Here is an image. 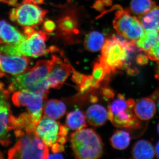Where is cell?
<instances>
[{"mask_svg": "<svg viewBox=\"0 0 159 159\" xmlns=\"http://www.w3.org/2000/svg\"><path fill=\"white\" fill-rule=\"evenodd\" d=\"M159 41V32L152 29H146L143 34L136 42L139 51L146 54Z\"/></svg>", "mask_w": 159, "mask_h": 159, "instance_id": "19", "label": "cell"}, {"mask_svg": "<svg viewBox=\"0 0 159 159\" xmlns=\"http://www.w3.org/2000/svg\"><path fill=\"white\" fill-rule=\"evenodd\" d=\"M25 2H29L35 4H42L43 3L44 0H23Z\"/></svg>", "mask_w": 159, "mask_h": 159, "instance_id": "33", "label": "cell"}, {"mask_svg": "<svg viewBox=\"0 0 159 159\" xmlns=\"http://www.w3.org/2000/svg\"><path fill=\"white\" fill-rule=\"evenodd\" d=\"M35 132L53 153H60L64 150L68 133L67 126L43 116L36 126Z\"/></svg>", "mask_w": 159, "mask_h": 159, "instance_id": "7", "label": "cell"}, {"mask_svg": "<svg viewBox=\"0 0 159 159\" xmlns=\"http://www.w3.org/2000/svg\"><path fill=\"white\" fill-rule=\"evenodd\" d=\"M156 78L157 79L159 80V65L158 66L157 68L156 74L155 75Z\"/></svg>", "mask_w": 159, "mask_h": 159, "instance_id": "37", "label": "cell"}, {"mask_svg": "<svg viewBox=\"0 0 159 159\" xmlns=\"http://www.w3.org/2000/svg\"><path fill=\"white\" fill-rule=\"evenodd\" d=\"M0 2H3L5 3H8V0H0Z\"/></svg>", "mask_w": 159, "mask_h": 159, "instance_id": "38", "label": "cell"}, {"mask_svg": "<svg viewBox=\"0 0 159 159\" xmlns=\"http://www.w3.org/2000/svg\"><path fill=\"white\" fill-rule=\"evenodd\" d=\"M66 110V106L62 101L52 99L48 100L44 105L43 113L44 116L58 120L64 116Z\"/></svg>", "mask_w": 159, "mask_h": 159, "instance_id": "17", "label": "cell"}, {"mask_svg": "<svg viewBox=\"0 0 159 159\" xmlns=\"http://www.w3.org/2000/svg\"><path fill=\"white\" fill-rule=\"evenodd\" d=\"M46 99L41 95L26 90L16 91L11 97L16 106L26 107L27 113L37 125L42 118L44 102Z\"/></svg>", "mask_w": 159, "mask_h": 159, "instance_id": "10", "label": "cell"}, {"mask_svg": "<svg viewBox=\"0 0 159 159\" xmlns=\"http://www.w3.org/2000/svg\"><path fill=\"white\" fill-rule=\"evenodd\" d=\"M86 118L90 125L96 127L101 126L108 119V111L103 106L93 104L88 108Z\"/></svg>", "mask_w": 159, "mask_h": 159, "instance_id": "16", "label": "cell"}, {"mask_svg": "<svg viewBox=\"0 0 159 159\" xmlns=\"http://www.w3.org/2000/svg\"><path fill=\"white\" fill-rule=\"evenodd\" d=\"M27 37L4 20H0V44L15 45L24 41Z\"/></svg>", "mask_w": 159, "mask_h": 159, "instance_id": "14", "label": "cell"}, {"mask_svg": "<svg viewBox=\"0 0 159 159\" xmlns=\"http://www.w3.org/2000/svg\"><path fill=\"white\" fill-rule=\"evenodd\" d=\"M102 94L107 99H113L115 96V93L112 89L105 87L102 89Z\"/></svg>", "mask_w": 159, "mask_h": 159, "instance_id": "31", "label": "cell"}, {"mask_svg": "<svg viewBox=\"0 0 159 159\" xmlns=\"http://www.w3.org/2000/svg\"><path fill=\"white\" fill-rule=\"evenodd\" d=\"M151 98L154 100H157L159 98V89H157L155 92L152 94V96L151 97Z\"/></svg>", "mask_w": 159, "mask_h": 159, "instance_id": "34", "label": "cell"}, {"mask_svg": "<svg viewBox=\"0 0 159 159\" xmlns=\"http://www.w3.org/2000/svg\"><path fill=\"white\" fill-rule=\"evenodd\" d=\"M157 129L158 133L159 134V122L157 126Z\"/></svg>", "mask_w": 159, "mask_h": 159, "instance_id": "39", "label": "cell"}, {"mask_svg": "<svg viewBox=\"0 0 159 159\" xmlns=\"http://www.w3.org/2000/svg\"><path fill=\"white\" fill-rule=\"evenodd\" d=\"M157 106H158V110H159V98L158 99V100Z\"/></svg>", "mask_w": 159, "mask_h": 159, "instance_id": "41", "label": "cell"}, {"mask_svg": "<svg viewBox=\"0 0 159 159\" xmlns=\"http://www.w3.org/2000/svg\"><path fill=\"white\" fill-rule=\"evenodd\" d=\"M50 63L51 70L46 80L49 87L60 88L70 75L72 67L66 60L63 61L55 55H52Z\"/></svg>", "mask_w": 159, "mask_h": 159, "instance_id": "13", "label": "cell"}, {"mask_svg": "<svg viewBox=\"0 0 159 159\" xmlns=\"http://www.w3.org/2000/svg\"><path fill=\"white\" fill-rule=\"evenodd\" d=\"M10 93L0 82V144L2 145L8 144L9 132L14 130L15 116L11 113L8 102Z\"/></svg>", "mask_w": 159, "mask_h": 159, "instance_id": "11", "label": "cell"}, {"mask_svg": "<svg viewBox=\"0 0 159 159\" xmlns=\"http://www.w3.org/2000/svg\"><path fill=\"white\" fill-rule=\"evenodd\" d=\"M48 35L44 31H35L19 44L0 46V54L33 57L43 56L50 52L45 44Z\"/></svg>", "mask_w": 159, "mask_h": 159, "instance_id": "6", "label": "cell"}, {"mask_svg": "<svg viewBox=\"0 0 159 159\" xmlns=\"http://www.w3.org/2000/svg\"><path fill=\"white\" fill-rule=\"evenodd\" d=\"M106 6H108L103 0H97L95 2L93 7L97 11L104 12Z\"/></svg>", "mask_w": 159, "mask_h": 159, "instance_id": "30", "label": "cell"}, {"mask_svg": "<svg viewBox=\"0 0 159 159\" xmlns=\"http://www.w3.org/2000/svg\"><path fill=\"white\" fill-rule=\"evenodd\" d=\"M48 11L35 4L23 2L16 8L11 9L10 19L23 27H34L41 24Z\"/></svg>", "mask_w": 159, "mask_h": 159, "instance_id": "9", "label": "cell"}, {"mask_svg": "<svg viewBox=\"0 0 159 159\" xmlns=\"http://www.w3.org/2000/svg\"><path fill=\"white\" fill-rule=\"evenodd\" d=\"M15 134L18 140L8 151V158L48 159V147L38 136L36 132L16 130Z\"/></svg>", "mask_w": 159, "mask_h": 159, "instance_id": "3", "label": "cell"}, {"mask_svg": "<svg viewBox=\"0 0 159 159\" xmlns=\"http://www.w3.org/2000/svg\"><path fill=\"white\" fill-rule=\"evenodd\" d=\"M56 25L53 21L48 20L43 24L44 29L47 32L51 33L56 29Z\"/></svg>", "mask_w": 159, "mask_h": 159, "instance_id": "29", "label": "cell"}, {"mask_svg": "<svg viewBox=\"0 0 159 159\" xmlns=\"http://www.w3.org/2000/svg\"><path fill=\"white\" fill-rule=\"evenodd\" d=\"M113 26L119 36L135 43L144 32L139 18L132 14L129 9L123 10L120 6L116 13Z\"/></svg>", "mask_w": 159, "mask_h": 159, "instance_id": "8", "label": "cell"}, {"mask_svg": "<svg viewBox=\"0 0 159 159\" xmlns=\"http://www.w3.org/2000/svg\"><path fill=\"white\" fill-rule=\"evenodd\" d=\"M147 54L149 59L159 64V41L150 49Z\"/></svg>", "mask_w": 159, "mask_h": 159, "instance_id": "27", "label": "cell"}, {"mask_svg": "<svg viewBox=\"0 0 159 159\" xmlns=\"http://www.w3.org/2000/svg\"><path fill=\"white\" fill-rule=\"evenodd\" d=\"M92 77L99 86L103 81H108L110 78L105 68L99 61L94 64Z\"/></svg>", "mask_w": 159, "mask_h": 159, "instance_id": "26", "label": "cell"}, {"mask_svg": "<svg viewBox=\"0 0 159 159\" xmlns=\"http://www.w3.org/2000/svg\"><path fill=\"white\" fill-rule=\"evenodd\" d=\"M18 0H8V4L11 6H16L17 5Z\"/></svg>", "mask_w": 159, "mask_h": 159, "instance_id": "35", "label": "cell"}, {"mask_svg": "<svg viewBox=\"0 0 159 159\" xmlns=\"http://www.w3.org/2000/svg\"><path fill=\"white\" fill-rule=\"evenodd\" d=\"M136 47V43L120 36L113 35L105 40L99 61L105 68L109 77L128 67Z\"/></svg>", "mask_w": 159, "mask_h": 159, "instance_id": "1", "label": "cell"}, {"mask_svg": "<svg viewBox=\"0 0 159 159\" xmlns=\"http://www.w3.org/2000/svg\"><path fill=\"white\" fill-rule=\"evenodd\" d=\"M130 142V134L124 130L116 131L110 139L112 146L118 150H123L127 148Z\"/></svg>", "mask_w": 159, "mask_h": 159, "instance_id": "24", "label": "cell"}, {"mask_svg": "<svg viewBox=\"0 0 159 159\" xmlns=\"http://www.w3.org/2000/svg\"><path fill=\"white\" fill-rule=\"evenodd\" d=\"M67 127L73 130H78L87 126L86 117L82 111L78 109L69 113L66 119Z\"/></svg>", "mask_w": 159, "mask_h": 159, "instance_id": "22", "label": "cell"}, {"mask_svg": "<svg viewBox=\"0 0 159 159\" xmlns=\"http://www.w3.org/2000/svg\"><path fill=\"white\" fill-rule=\"evenodd\" d=\"M135 104L134 99L126 100L123 95L118 94L116 99L109 106V120L115 126L119 128L133 129L140 128L141 122L134 113Z\"/></svg>", "mask_w": 159, "mask_h": 159, "instance_id": "5", "label": "cell"}, {"mask_svg": "<svg viewBox=\"0 0 159 159\" xmlns=\"http://www.w3.org/2000/svg\"><path fill=\"white\" fill-rule=\"evenodd\" d=\"M58 29L65 36H71L78 33L76 19L70 15L63 16L58 21Z\"/></svg>", "mask_w": 159, "mask_h": 159, "instance_id": "23", "label": "cell"}, {"mask_svg": "<svg viewBox=\"0 0 159 159\" xmlns=\"http://www.w3.org/2000/svg\"><path fill=\"white\" fill-rule=\"evenodd\" d=\"M134 111L139 119L147 121L154 116L156 113V106L154 100L151 98H143L136 102Z\"/></svg>", "mask_w": 159, "mask_h": 159, "instance_id": "15", "label": "cell"}, {"mask_svg": "<svg viewBox=\"0 0 159 159\" xmlns=\"http://www.w3.org/2000/svg\"><path fill=\"white\" fill-rule=\"evenodd\" d=\"M71 146L77 159H98L102 156L103 144L101 138L92 129H82L72 134Z\"/></svg>", "mask_w": 159, "mask_h": 159, "instance_id": "4", "label": "cell"}, {"mask_svg": "<svg viewBox=\"0 0 159 159\" xmlns=\"http://www.w3.org/2000/svg\"><path fill=\"white\" fill-rule=\"evenodd\" d=\"M50 70V60L39 61L32 68L12 77L8 91L10 93L20 90L28 91L47 99L50 88L46 79Z\"/></svg>", "mask_w": 159, "mask_h": 159, "instance_id": "2", "label": "cell"}, {"mask_svg": "<svg viewBox=\"0 0 159 159\" xmlns=\"http://www.w3.org/2000/svg\"><path fill=\"white\" fill-rule=\"evenodd\" d=\"M105 42V38L103 34L98 31H93L86 36L84 46L88 51L97 52L102 49Z\"/></svg>", "mask_w": 159, "mask_h": 159, "instance_id": "21", "label": "cell"}, {"mask_svg": "<svg viewBox=\"0 0 159 159\" xmlns=\"http://www.w3.org/2000/svg\"><path fill=\"white\" fill-rule=\"evenodd\" d=\"M156 155L157 157L159 158V141L157 143L155 148Z\"/></svg>", "mask_w": 159, "mask_h": 159, "instance_id": "36", "label": "cell"}, {"mask_svg": "<svg viewBox=\"0 0 159 159\" xmlns=\"http://www.w3.org/2000/svg\"><path fill=\"white\" fill-rule=\"evenodd\" d=\"M3 155L2 154V153H1V152H0V159H3Z\"/></svg>", "mask_w": 159, "mask_h": 159, "instance_id": "40", "label": "cell"}, {"mask_svg": "<svg viewBox=\"0 0 159 159\" xmlns=\"http://www.w3.org/2000/svg\"><path fill=\"white\" fill-rule=\"evenodd\" d=\"M131 155L134 159H152L155 156V150L150 142L145 140H140L134 145Z\"/></svg>", "mask_w": 159, "mask_h": 159, "instance_id": "18", "label": "cell"}, {"mask_svg": "<svg viewBox=\"0 0 159 159\" xmlns=\"http://www.w3.org/2000/svg\"><path fill=\"white\" fill-rule=\"evenodd\" d=\"M63 158L62 155L59 153H53L49 155L48 159H62Z\"/></svg>", "mask_w": 159, "mask_h": 159, "instance_id": "32", "label": "cell"}, {"mask_svg": "<svg viewBox=\"0 0 159 159\" xmlns=\"http://www.w3.org/2000/svg\"><path fill=\"white\" fill-rule=\"evenodd\" d=\"M148 57L143 54H139L136 57V62L140 66H145L148 62Z\"/></svg>", "mask_w": 159, "mask_h": 159, "instance_id": "28", "label": "cell"}, {"mask_svg": "<svg viewBox=\"0 0 159 159\" xmlns=\"http://www.w3.org/2000/svg\"><path fill=\"white\" fill-rule=\"evenodd\" d=\"M139 18L145 30L152 29L159 32V6H155Z\"/></svg>", "mask_w": 159, "mask_h": 159, "instance_id": "20", "label": "cell"}, {"mask_svg": "<svg viewBox=\"0 0 159 159\" xmlns=\"http://www.w3.org/2000/svg\"><path fill=\"white\" fill-rule=\"evenodd\" d=\"M71 1V0H68V1L69 2H70Z\"/></svg>", "mask_w": 159, "mask_h": 159, "instance_id": "42", "label": "cell"}, {"mask_svg": "<svg viewBox=\"0 0 159 159\" xmlns=\"http://www.w3.org/2000/svg\"><path fill=\"white\" fill-rule=\"evenodd\" d=\"M31 62L26 56L0 54V77L23 74L30 69Z\"/></svg>", "mask_w": 159, "mask_h": 159, "instance_id": "12", "label": "cell"}, {"mask_svg": "<svg viewBox=\"0 0 159 159\" xmlns=\"http://www.w3.org/2000/svg\"><path fill=\"white\" fill-rule=\"evenodd\" d=\"M155 5L152 0H132L129 10L132 13L139 16L148 12Z\"/></svg>", "mask_w": 159, "mask_h": 159, "instance_id": "25", "label": "cell"}]
</instances>
